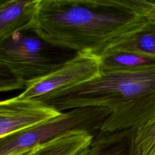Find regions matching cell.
<instances>
[{
  "label": "cell",
  "mask_w": 155,
  "mask_h": 155,
  "mask_svg": "<svg viewBox=\"0 0 155 155\" xmlns=\"http://www.w3.org/2000/svg\"><path fill=\"white\" fill-rule=\"evenodd\" d=\"M42 102L18 96L0 101V139L60 114Z\"/></svg>",
  "instance_id": "6"
},
{
  "label": "cell",
  "mask_w": 155,
  "mask_h": 155,
  "mask_svg": "<svg viewBox=\"0 0 155 155\" xmlns=\"http://www.w3.org/2000/svg\"><path fill=\"white\" fill-rule=\"evenodd\" d=\"M25 83L0 61V92L25 88Z\"/></svg>",
  "instance_id": "13"
},
{
  "label": "cell",
  "mask_w": 155,
  "mask_h": 155,
  "mask_svg": "<svg viewBox=\"0 0 155 155\" xmlns=\"http://www.w3.org/2000/svg\"><path fill=\"white\" fill-rule=\"evenodd\" d=\"M35 99L59 112L84 107L111 110L99 131L137 129L155 118V68L101 71L87 82Z\"/></svg>",
  "instance_id": "2"
},
{
  "label": "cell",
  "mask_w": 155,
  "mask_h": 155,
  "mask_svg": "<svg viewBox=\"0 0 155 155\" xmlns=\"http://www.w3.org/2000/svg\"><path fill=\"white\" fill-rule=\"evenodd\" d=\"M70 51H74L54 46L31 30L0 40V61L26 82L61 67L76 53Z\"/></svg>",
  "instance_id": "3"
},
{
  "label": "cell",
  "mask_w": 155,
  "mask_h": 155,
  "mask_svg": "<svg viewBox=\"0 0 155 155\" xmlns=\"http://www.w3.org/2000/svg\"><path fill=\"white\" fill-rule=\"evenodd\" d=\"M135 128L114 132L99 131L86 155H139L134 142Z\"/></svg>",
  "instance_id": "8"
},
{
  "label": "cell",
  "mask_w": 155,
  "mask_h": 155,
  "mask_svg": "<svg viewBox=\"0 0 155 155\" xmlns=\"http://www.w3.org/2000/svg\"><path fill=\"white\" fill-rule=\"evenodd\" d=\"M125 50L155 58V22L148 20L143 25L119 39L100 52Z\"/></svg>",
  "instance_id": "11"
},
{
  "label": "cell",
  "mask_w": 155,
  "mask_h": 155,
  "mask_svg": "<svg viewBox=\"0 0 155 155\" xmlns=\"http://www.w3.org/2000/svg\"><path fill=\"white\" fill-rule=\"evenodd\" d=\"M89 148V147H88ZM88 148H86L85 150H83L82 151H80L79 152L77 153L76 154H75L74 155H86V153H87V151L88 150Z\"/></svg>",
  "instance_id": "16"
},
{
  "label": "cell",
  "mask_w": 155,
  "mask_h": 155,
  "mask_svg": "<svg viewBox=\"0 0 155 155\" xmlns=\"http://www.w3.org/2000/svg\"><path fill=\"white\" fill-rule=\"evenodd\" d=\"M111 110L105 107L78 108L0 139V155H13L33 149L65 133L83 131L95 136Z\"/></svg>",
  "instance_id": "4"
},
{
  "label": "cell",
  "mask_w": 155,
  "mask_h": 155,
  "mask_svg": "<svg viewBox=\"0 0 155 155\" xmlns=\"http://www.w3.org/2000/svg\"><path fill=\"white\" fill-rule=\"evenodd\" d=\"M97 57L101 71H134L155 68V58L133 51L111 50Z\"/></svg>",
  "instance_id": "9"
},
{
  "label": "cell",
  "mask_w": 155,
  "mask_h": 155,
  "mask_svg": "<svg viewBox=\"0 0 155 155\" xmlns=\"http://www.w3.org/2000/svg\"><path fill=\"white\" fill-rule=\"evenodd\" d=\"M146 18L150 21L155 22V2L148 10L146 15Z\"/></svg>",
  "instance_id": "14"
},
{
  "label": "cell",
  "mask_w": 155,
  "mask_h": 155,
  "mask_svg": "<svg viewBox=\"0 0 155 155\" xmlns=\"http://www.w3.org/2000/svg\"><path fill=\"white\" fill-rule=\"evenodd\" d=\"M98 57L88 52L76 54L53 72L36 80L27 82L18 97L33 99L47 93L73 87L91 80L100 74Z\"/></svg>",
  "instance_id": "5"
},
{
  "label": "cell",
  "mask_w": 155,
  "mask_h": 155,
  "mask_svg": "<svg viewBox=\"0 0 155 155\" xmlns=\"http://www.w3.org/2000/svg\"><path fill=\"white\" fill-rule=\"evenodd\" d=\"M134 142L139 155H155V118L136 129Z\"/></svg>",
  "instance_id": "12"
},
{
  "label": "cell",
  "mask_w": 155,
  "mask_h": 155,
  "mask_svg": "<svg viewBox=\"0 0 155 155\" xmlns=\"http://www.w3.org/2000/svg\"><path fill=\"white\" fill-rule=\"evenodd\" d=\"M153 0H39L31 30L48 43L96 56L143 25Z\"/></svg>",
  "instance_id": "1"
},
{
  "label": "cell",
  "mask_w": 155,
  "mask_h": 155,
  "mask_svg": "<svg viewBox=\"0 0 155 155\" xmlns=\"http://www.w3.org/2000/svg\"><path fill=\"white\" fill-rule=\"evenodd\" d=\"M33 149L28 150V151H24V152H21V153H18V154H13V155H30L31 154V153H32Z\"/></svg>",
  "instance_id": "15"
},
{
  "label": "cell",
  "mask_w": 155,
  "mask_h": 155,
  "mask_svg": "<svg viewBox=\"0 0 155 155\" xmlns=\"http://www.w3.org/2000/svg\"><path fill=\"white\" fill-rule=\"evenodd\" d=\"M39 1H0V40L32 29Z\"/></svg>",
  "instance_id": "7"
},
{
  "label": "cell",
  "mask_w": 155,
  "mask_h": 155,
  "mask_svg": "<svg viewBox=\"0 0 155 155\" xmlns=\"http://www.w3.org/2000/svg\"><path fill=\"white\" fill-rule=\"evenodd\" d=\"M93 137L86 131H71L35 147L30 155H74L88 148Z\"/></svg>",
  "instance_id": "10"
}]
</instances>
